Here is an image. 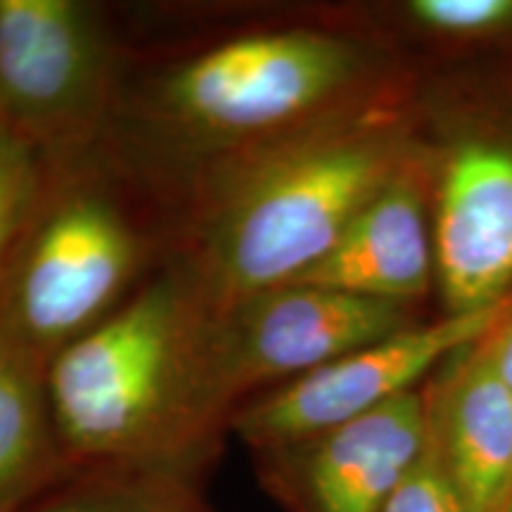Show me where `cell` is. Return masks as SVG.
I'll list each match as a JSON object with an SVG mask.
<instances>
[{
    "mask_svg": "<svg viewBox=\"0 0 512 512\" xmlns=\"http://www.w3.org/2000/svg\"><path fill=\"white\" fill-rule=\"evenodd\" d=\"M411 164L401 126L375 112L313 121L238 152L214 185L183 273L202 316L294 283Z\"/></svg>",
    "mask_w": 512,
    "mask_h": 512,
    "instance_id": "cell-1",
    "label": "cell"
},
{
    "mask_svg": "<svg viewBox=\"0 0 512 512\" xmlns=\"http://www.w3.org/2000/svg\"><path fill=\"white\" fill-rule=\"evenodd\" d=\"M202 311L166 275L48 363L55 434L91 460L162 458L209 425L197 399Z\"/></svg>",
    "mask_w": 512,
    "mask_h": 512,
    "instance_id": "cell-2",
    "label": "cell"
},
{
    "mask_svg": "<svg viewBox=\"0 0 512 512\" xmlns=\"http://www.w3.org/2000/svg\"><path fill=\"white\" fill-rule=\"evenodd\" d=\"M361 72L354 43L320 31L249 34L171 69L155 114L178 136L245 152L313 124Z\"/></svg>",
    "mask_w": 512,
    "mask_h": 512,
    "instance_id": "cell-3",
    "label": "cell"
},
{
    "mask_svg": "<svg viewBox=\"0 0 512 512\" xmlns=\"http://www.w3.org/2000/svg\"><path fill=\"white\" fill-rule=\"evenodd\" d=\"M406 328V304L297 283L202 316L195 377L204 418L256 387L292 382Z\"/></svg>",
    "mask_w": 512,
    "mask_h": 512,
    "instance_id": "cell-4",
    "label": "cell"
},
{
    "mask_svg": "<svg viewBox=\"0 0 512 512\" xmlns=\"http://www.w3.org/2000/svg\"><path fill=\"white\" fill-rule=\"evenodd\" d=\"M140 259L136 230L98 192L41 207L0 275V330L41 358L86 335Z\"/></svg>",
    "mask_w": 512,
    "mask_h": 512,
    "instance_id": "cell-5",
    "label": "cell"
},
{
    "mask_svg": "<svg viewBox=\"0 0 512 512\" xmlns=\"http://www.w3.org/2000/svg\"><path fill=\"white\" fill-rule=\"evenodd\" d=\"M510 306L512 294L489 309L448 313L437 323L411 325L285 382L238 411L233 427L247 444L273 453L316 439L396 396L413 392L427 370L479 342Z\"/></svg>",
    "mask_w": 512,
    "mask_h": 512,
    "instance_id": "cell-6",
    "label": "cell"
},
{
    "mask_svg": "<svg viewBox=\"0 0 512 512\" xmlns=\"http://www.w3.org/2000/svg\"><path fill=\"white\" fill-rule=\"evenodd\" d=\"M107 46L93 12L72 0H0V119L55 138L98 110Z\"/></svg>",
    "mask_w": 512,
    "mask_h": 512,
    "instance_id": "cell-7",
    "label": "cell"
},
{
    "mask_svg": "<svg viewBox=\"0 0 512 512\" xmlns=\"http://www.w3.org/2000/svg\"><path fill=\"white\" fill-rule=\"evenodd\" d=\"M434 271L448 313L489 309L512 285V147L472 138L451 152L434 214Z\"/></svg>",
    "mask_w": 512,
    "mask_h": 512,
    "instance_id": "cell-8",
    "label": "cell"
},
{
    "mask_svg": "<svg viewBox=\"0 0 512 512\" xmlns=\"http://www.w3.org/2000/svg\"><path fill=\"white\" fill-rule=\"evenodd\" d=\"M430 439V403L406 392L287 448L299 512H384Z\"/></svg>",
    "mask_w": 512,
    "mask_h": 512,
    "instance_id": "cell-9",
    "label": "cell"
},
{
    "mask_svg": "<svg viewBox=\"0 0 512 512\" xmlns=\"http://www.w3.org/2000/svg\"><path fill=\"white\" fill-rule=\"evenodd\" d=\"M432 271L434 245L415 162L384 185L335 247L294 283L406 304L427 292Z\"/></svg>",
    "mask_w": 512,
    "mask_h": 512,
    "instance_id": "cell-10",
    "label": "cell"
},
{
    "mask_svg": "<svg viewBox=\"0 0 512 512\" xmlns=\"http://www.w3.org/2000/svg\"><path fill=\"white\" fill-rule=\"evenodd\" d=\"M430 403V437L465 512H510L512 396L484 337L456 354Z\"/></svg>",
    "mask_w": 512,
    "mask_h": 512,
    "instance_id": "cell-11",
    "label": "cell"
},
{
    "mask_svg": "<svg viewBox=\"0 0 512 512\" xmlns=\"http://www.w3.org/2000/svg\"><path fill=\"white\" fill-rule=\"evenodd\" d=\"M48 361L0 330V503L27 498L53 451Z\"/></svg>",
    "mask_w": 512,
    "mask_h": 512,
    "instance_id": "cell-12",
    "label": "cell"
},
{
    "mask_svg": "<svg viewBox=\"0 0 512 512\" xmlns=\"http://www.w3.org/2000/svg\"><path fill=\"white\" fill-rule=\"evenodd\" d=\"M43 207L38 143L0 119V275Z\"/></svg>",
    "mask_w": 512,
    "mask_h": 512,
    "instance_id": "cell-13",
    "label": "cell"
},
{
    "mask_svg": "<svg viewBox=\"0 0 512 512\" xmlns=\"http://www.w3.org/2000/svg\"><path fill=\"white\" fill-rule=\"evenodd\" d=\"M406 12L441 36L482 38L512 31V0H413Z\"/></svg>",
    "mask_w": 512,
    "mask_h": 512,
    "instance_id": "cell-14",
    "label": "cell"
},
{
    "mask_svg": "<svg viewBox=\"0 0 512 512\" xmlns=\"http://www.w3.org/2000/svg\"><path fill=\"white\" fill-rule=\"evenodd\" d=\"M384 512H465L463 503L448 479L432 437L418 463L411 467L399 489L394 491Z\"/></svg>",
    "mask_w": 512,
    "mask_h": 512,
    "instance_id": "cell-15",
    "label": "cell"
},
{
    "mask_svg": "<svg viewBox=\"0 0 512 512\" xmlns=\"http://www.w3.org/2000/svg\"><path fill=\"white\" fill-rule=\"evenodd\" d=\"M38 512H181L174 505L157 501L150 496H138L121 491V494H91L62 501Z\"/></svg>",
    "mask_w": 512,
    "mask_h": 512,
    "instance_id": "cell-16",
    "label": "cell"
},
{
    "mask_svg": "<svg viewBox=\"0 0 512 512\" xmlns=\"http://www.w3.org/2000/svg\"><path fill=\"white\" fill-rule=\"evenodd\" d=\"M484 347L489 354L491 368L512 396V306L494 328L486 332Z\"/></svg>",
    "mask_w": 512,
    "mask_h": 512,
    "instance_id": "cell-17",
    "label": "cell"
},
{
    "mask_svg": "<svg viewBox=\"0 0 512 512\" xmlns=\"http://www.w3.org/2000/svg\"><path fill=\"white\" fill-rule=\"evenodd\" d=\"M24 501H27V498H17V501L0 503V512H19V508H22Z\"/></svg>",
    "mask_w": 512,
    "mask_h": 512,
    "instance_id": "cell-18",
    "label": "cell"
}]
</instances>
